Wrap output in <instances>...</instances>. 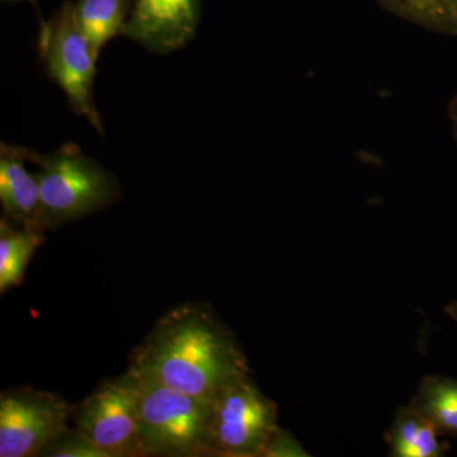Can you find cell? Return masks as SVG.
<instances>
[{"mask_svg": "<svg viewBox=\"0 0 457 457\" xmlns=\"http://www.w3.org/2000/svg\"><path fill=\"white\" fill-rule=\"evenodd\" d=\"M129 372L212 402L228 385L251 374L233 333L201 303H182L156 321L137 350Z\"/></svg>", "mask_w": 457, "mask_h": 457, "instance_id": "1", "label": "cell"}, {"mask_svg": "<svg viewBox=\"0 0 457 457\" xmlns=\"http://www.w3.org/2000/svg\"><path fill=\"white\" fill-rule=\"evenodd\" d=\"M129 374L137 392L144 456H213L212 402Z\"/></svg>", "mask_w": 457, "mask_h": 457, "instance_id": "2", "label": "cell"}, {"mask_svg": "<svg viewBox=\"0 0 457 457\" xmlns=\"http://www.w3.org/2000/svg\"><path fill=\"white\" fill-rule=\"evenodd\" d=\"M26 158L41 168V212L46 228L74 220L106 206L113 197V183L79 147L62 146L51 155L23 149Z\"/></svg>", "mask_w": 457, "mask_h": 457, "instance_id": "3", "label": "cell"}, {"mask_svg": "<svg viewBox=\"0 0 457 457\" xmlns=\"http://www.w3.org/2000/svg\"><path fill=\"white\" fill-rule=\"evenodd\" d=\"M278 405L251 374L225 387L212 400L210 440L213 456L266 457L278 431Z\"/></svg>", "mask_w": 457, "mask_h": 457, "instance_id": "4", "label": "cell"}, {"mask_svg": "<svg viewBox=\"0 0 457 457\" xmlns=\"http://www.w3.org/2000/svg\"><path fill=\"white\" fill-rule=\"evenodd\" d=\"M41 53L47 74L64 90L75 112L102 131L92 98L98 59L78 23L71 0H65L53 22L42 26Z\"/></svg>", "mask_w": 457, "mask_h": 457, "instance_id": "5", "label": "cell"}, {"mask_svg": "<svg viewBox=\"0 0 457 457\" xmlns=\"http://www.w3.org/2000/svg\"><path fill=\"white\" fill-rule=\"evenodd\" d=\"M74 408L56 394L32 387L4 390L0 396V456H40L68 427Z\"/></svg>", "mask_w": 457, "mask_h": 457, "instance_id": "6", "label": "cell"}, {"mask_svg": "<svg viewBox=\"0 0 457 457\" xmlns=\"http://www.w3.org/2000/svg\"><path fill=\"white\" fill-rule=\"evenodd\" d=\"M75 414L77 428L107 457L144 456L137 392L128 371L99 385Z\"/></svg>", "mask_w": 457, "mask_h": 457, "instance_id": "7", "label": "cell"}, {"mask_svg": "<svg viewBox=\"0 0 457 457\" xmlns=\"http://www.w3.org/2000/svg\"><path fill=\"white\" fill-rule=\"evenodd\" d=\"M200 0H135L122 35L147 50L170 54L196 35Z\"/></svg>", "mask_w": 457, "mask_h": 457, "instance_id": "8", "label": "cell"}, {"mask_svg": "<svg viewBox=\"0 0 457 457\" xmlns=\"http://www.w3.org/2000/svg\"><path fill=\"white\" fill-rule=\"evenodd\" d=\"M22 147L2 145L0 154V203L4 218L14 225L46 228L41 212L38 177L27 170Z\"/></svg>", "mask_w": 457, "mask_h": 457, "instance_id": "9", "label": "cell"}, {"mask_svg": "<svg viewBox=\"0 0 457 457\" xmlns=\"http://www.w3.org/2000/svg\"><path fill=\"white\" fill-rule=\"evenodd\" d=\"M428 420L411 405L400 407L385 435L394 457H441L449 447Z\"/></svg>", "mask_w": 457, "mask_h": 457, "instance_id": "10", "label": "cell"}, {"mask_svg": "<svg viewBox=\"0 0 457 457\" xmlns=\"http://www.w3.org/2000/svg\"><path fill=\"white\" fill-rule=\"evenodd\" d=\"M45 228L18 225L2 219L0 224V293L18 285L27 264L45 240Z\"/></svg>", "mask_w": 457, "mask_h": 457, "instance_id": "11", "label": "cell"}, {"mask_svg": "<svg viewBox=\"0 0 457 457\" xmlns=\"http://www.w3.org/2000/svg\"><path fill=\"white\" fill-rule=\"evenodd\" d=\"M409 405L428 420L440 436L457 437V378L425 376Z\"/></svg>", "mask_w": 457, "mask_h": 457, "instance_id": "12", "label": "cell"}, {"mask_svg": "<svg viewBox=\"0 0 457 457\" xmlns=\"http://www.w3.org/2000/svg\"><path fill=\"white\" fill-rule=\"evenodd\" d=\"M132 0H79L74 5L75 17L93 54L99 56L102 47L122 33L131 13Z\"/></svg>", "mask_w": 457, "mask_h": 457, "instance_id": "13", "label": "cell"}, {"mask_svg": "<svg viewBox=\"0 0 457 457\" xmlns=\"http://www.w3.org/2000/svg\"><path fill=\"white\" fill-rule=\"evenodd\" d=\"M40 456L54 457H107L99 447L96 446L79 429H66L59 437L51 441Z\"/></svg>", "mask_w": 457, "mask_h": 457, "instance_id": "14", "label": "cell"}, {"mask_svg": "<svg viewBox=\"0 0 457 457\" xmlns=\"http://www.w3.org/2000/svg\"><path fill=\"white\" fill-rule=\"evenodd\" d=\"M402 11L407 12L418 20L436 26L440 18L445 0H389Z\"/></svg>", "mask_w": 457, "mask_h": 457, "instance_id": "15", "label": "cell"}, {"mask_svg": "<svg viewBox=\"0 0 457 457\" xmlns=\"http://www.w3.org/2000/svg\"><path fill=\"white\" fill-rule=\"evenodd\" d=\"M300 457L309 456L303 449L302 444L295 440L290 432L285 431L279 427L278 431L273 436L266 457Z\"/></svg>", "mask_w": 457, "mask_h": 457, "instance_id": "16", "label": "cell"}, {"mask_svg": "<svg viewBox=\"0 0 457 457\" xmlns=\"http://www.w3.org/2000/svg\"><path fill=\"white\" fill-rule=\"evenodd\" d=\"M436 26L446 31L457 33V0H445Z\"/></svg>", "mask_w": 457, "mask_h": 457, "instance_id": "17", "label": "cell"}, {"mask_svg": "<svg viewBox=\"0 0 457 457\" xmlns=\"http://www.w3.org/2000/svg\"><path fill=\"white\" fill-rule=\"evenodd\" d=\"M449 113L451 122H453V135H455L457 141V95L456 97L453 99V102H451Z\"/></svg>", "mask_w": 457, "mask_h": 457, "instance_id": "18", "label": "cell"}, {"mask_svg": "<svg viewBox=\"0 0 457 457\" xmlns=\"http://www.w3.org/2000/svg\"><path fill=\"white\" fill-rule=\"evenodd\" d=\"M445 312L457 324V300L450 303L449 305L445 308Z\"/></svg>", "mask_w": 457, "mask_h": 457, "instance_id": "19", "label": "cell"}]
</instances>
